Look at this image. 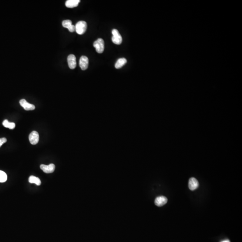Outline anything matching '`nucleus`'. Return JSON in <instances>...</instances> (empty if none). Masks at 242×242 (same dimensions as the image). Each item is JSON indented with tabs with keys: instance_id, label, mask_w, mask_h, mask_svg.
<instances>
[{
	"instance_id": "obj_1",
	"label": "nucleus",
	"mask_w": 242,
	"mask_h": 242,
	"mask_svg": "<svg viewBox=\"0 0 242 242\" xmlns=\"http://www.w3.org/2000/svg\"><path fill=\"white\" fill-rule=\"evenodd\" d=\"M76 31L78 35H83L86 31L87 29V23L84 21L78 22L75 26Z\"/></svg>"
},
{
	"instance_id": "obj_2",
	"label": "nucleus",
	"mask_w": 242,
	"mask_h": 242,
	"mask_svg": "<svg viewBox=\"0 0 242 242\" xmlns=\"http://www.w3.org/2000/svg\"><path fill=\"white\" fill-rule=\"evenodd\" d=\"M93 46L96 48L97 52L99 53H102L105 48V43L104 40L101 38H99L93 43Z\"/></svg>"
},
{
	"instance_id": "obj_3",
	"label": "nucleus",
	"mask_w": 242,
	"mask_h": 242,
	"mask_svg": "<svg viewBox=\"0 0 242 242\" xmlns=\"http://www.w3.org/2000/svg\"><path fill=\"white\" fill-rule=\"evenodd\" d=\"M112 33L113 34V36L112 37L113 42L117 45L122 44V37L119 33V31L117 29H114L112 30Z\"/></svg>"
},
{
	"instance_id": "obj_4",
	"label": "nucleus",
	"mask_w": 242,
	"mask_h": 242,
	"mask_svg": "<svg viewBox=\"0 0 242 242\" xmlns=\"http://www.w3.org/2000/svg\"><path fill=\"white\" fill-rule=\"evenodd\" d=\"M30 143L33 145H36L38 143L39 140V135L36 131H33L29 136Z\"/></svg>"
},
{
	"instance_id": "obj_5",
	"label": "nucleus",
	"mask_w": 242,
	"mask_h": 242,
	"mask_svg": "<svg viewBox=\"0 0 242 242\" xmlns=\"http://www.w3.org/2000/svg\"><path fill=\"white\" fill-rule=\"evenodd\" d=\"M89 60L88 57L85 56H82L80 58V66L82 70L84 71L88 68Z\"/></svg>"
},
{
	"instance_id": "obj_6",
	"label": "nucleus",
	"mask_w": 242,
	"mask_h": 242,
	"mask_svg": "<svg viewBox=\"0 0 242 242\" xmlns=\"http://www.w3.org/2000/svg\"><path fill=\"white\" fill-rule=\"evenodd\" d=\"M76 57L73 54H71L67 57L68 66L71 69H74L76 66L77 63Z\"/></svg>"
},
{
	"instance_id": "obj_7",
	"label": "nucleus",
	"mask_w": 242,
	"mask_h": 242,
	"mask_svg": "<svg viewBox=\"0 0 242 242\" xmlns=\"http://www.w3.org/2000/svg\"><path fill=\"white\" fill-rule=\"evenodd\" d=\"M20 104L26 111H32L35 110V106L27 102L25 99H22L20 101Z\"/></svg>"
},
{
	"instance_id": "obj_8",
	"label": "nucleus",
	"mask_w": 242,
	"mask_h": 242,
	"mask_svg": "<svg viewBox=\"0 0 242 242\" xmlns=\"http://www.w3.org/2000/svg\"><path fill=\"white\" fill-rule=\"evenodd\" d=\"M40 168L44 171V172L45 173H52L55 170V166L53 164H50L48 166L41 165L40 166Z\"/></svg>"
},
{
	"instance_id": "obj_9",
	"label": "nucleus",
	"mask_w": 242,
	"mask_h": 242,
	"mask_svg": "<svg viewBox=\"0 0 242 242\" xmlns=\"http://www.w3.org/2000/svg\"><path fill=\"white\" fill-rule=\"evenodd\" d=\"M199 186L198 181L195 178H191L189 179L188 187L192 191L196 190Z\"/></svg>"
},
{
	"instance_id": "obj_10",
	"label": "nucleus",
	"mask_w": 242,
	"mask_h": 242,
	"mask_svg": "<svg viewBox=\"0 0 242 242\" xmlns=\"http://www.w3.org/2000/svg\"><path fill=\"white\" fill-rule=\"evenodd\" d=\"M62 24L63 27L67 28L70 32H73L76 31L75 26L72 25L71 21L70 20H65L63 21Z\"/></svg>"
},
{
	"instance_id": "obj_11",
	"label": "nucleus",
	"mask_w": 242,
	"mask_h": 242,
	"mask_svg": "<svg viewBox=\"0 0 242 242\" xmlns=\"http://www.w3.org/2000/svg\"><path fill=\"white\" fill-rule=\"evenodd\" d=\"M167 199L166 197L160 196L156 198L155 200V204L157 206H162L167 203Z\"/></svg>"
},
{
	"instance_id": "obj_12",
	"label": "nucleus",
	"mask_w": 242,
	"mask_h": 242,
	"mask_svg": "<svg viewBox=\"0 0 242 242\" xmlns=\"http://www.w3.org/2000/svg\"><path fill=\"white\" fill-rule=\"evenodd\" d=\"M80 2V0H68L66 1L65 4L68 8H72L77 7Z\"/></svg>"
},
{
	"instance_id": "obj_13",
	"label": "nucleus",
	"mask_w": 242,
	"mask_h": 242,
	"mask_svg": "<svg viewBox=\"0 0 242 242\" xmlns=\"http://www.w3.org/2000/svg\"><path fill=\"white\" fill-rule=\"evenodd\" d=\"M127 60L126 58H119L118 60L115 65V67L116 69H120V68H122L124 65H125L127 63Z\"/></svg>"
},
{
	"instance_id": "obj_14",
	"label": "nucleus",
	"mask_w": 242,
	"mask_h": 242,
	"mask_svg": "<svg viewBox=\"0 0 242 242\" xmlns=\"http://www.w3.org/2000/svg\"><path fill=\"white\" fill-rule=\"evenodd\" d=\"M28 181L30 183H35L36 185H38V186H40L41 183V180L38 178L34 176H30L29 177V179H28Z\"/></svg>"
},
{
	"instance_id": "obj_15",
	"label": "nucleus",
	"mask_w": 242,
	"mask_h": 242,
	"mask_svg": "<svg viewBox=\"0 0 242 242\" xmlns=\"http://www.w3.org/2000/svg\"><path fill=\"white\" fill-rule=\"evenodd\" d=\"M2 124L4 127L10 129H14L15 127V123L9 122L7 120H4Z\"/></svg>"
},
{
	"instance_id": "obj_16",
	"label": "nucleus",
	"mask_w": 242,
	"mask_h": 242,
	"mask_svg": "<svg viewBox=\"0 0 242 242\" xmlns=\"http://www.w3.org/2000/svg\"><path fill=\"white\" fill-rule=\"evenodd\" d=\"M7 179V176L6 173L0 171V183L5 182Z\"/></svg>"
},
{
	"instance_id": "obj_17",
	"label": "nucleus",
	"mask_w": 242,
	"mask_h": 242,
	"mask_svg": "<svg viewBox=\"0 0 242 242\" xmlns=\"http://www.w3.org/2000/svg\"><path fill=\"white\" fill-rule=\"evenodd\" d=\"M7 141V140L6 138H0V147L3 145L4 143H6Z\"/></svg>"
},
{
	"instance_id": "obj_18",
	"label": "nucleus",
	"mask_w": 242,
	"mask_h": 242,
	"mask_svg": "<svg viewBox=\"0 0 242 242\" xmlns=\"http://www.w3.org/2000/svg\"><path fill=\"white\" fill-rule=\"evenodd\" d=\"M221 242H231L229 241V240H224V241H222Z\"/></svg>"
}]
</instances>
